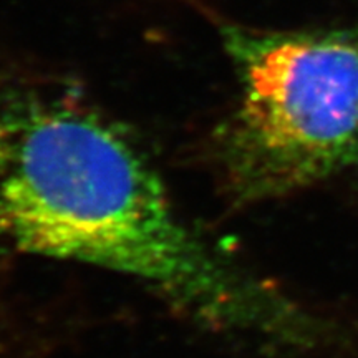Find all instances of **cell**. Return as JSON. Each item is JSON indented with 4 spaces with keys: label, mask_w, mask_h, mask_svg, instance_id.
<instances>
[{
    "label": "cell",
    "mask_w": 358,
    "mask_h": 358,
    "mask_svg": "<svg viewBox=\"0 0 358 358\" xmlns=\"http://www.w3.org/2000/svg\"><path fill=\"white\" fill-rule=\"evenodd\" d=\"M0 241L131 277L222 332L292 330L284 303L179 216L133 134L70 85L0 77Z\"/></svg>",
    "instance_id": "6da1fadb"
},
{
    "label": "cell",
    "mask_w": 358,
    "mask_h": 358,
    "mask_svg": "<svg viewBox=\"0 0 358 358\" xmlns=\"http://www.w3.org/2000/svg\"><path fill=\"white\" fill-rule=\"evenodd\" d=\"M239 96L219 133L231 194L274 199L358 164V32L226 25Z\"/></svg>",
    "instance_id": "7a4b0ae2"
}]
</instances>
